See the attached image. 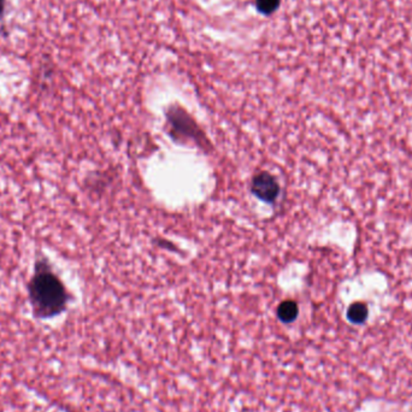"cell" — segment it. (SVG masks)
Masks as SVG:
<instances>
[{
    "label": "cell",
    "instance_id": "6da1fadb",
    "mask_svg": "<svg viewBox=\"0 0 412 412\" xmlns=\"http://www.w3.org/2000/svg\"><path fill=\"white\" fill-rule=\"evenodd\" d=\"M28 299L34 317L39 320L57 317L68 308V291L43 258L35 263L28 284Z\"/></svg>",
    "mask_w": 412,
    "mask_h": 412
},
{
    "label": "cell",
    "instance_id": "7a4b0ae2",
    "mask_svg": "<svg viewBox=\"0 0 412 412\" xmlns=\"http://www.w3.org/2000/svg\"><path fill=\"white\" fill-rule=\"evenodd\" d=\"M169 121L172 125V130H175L179 137H191L192 140H198V139H202V134L198 125H195L188 114H186L182 109H172L169 111Z\"/></svg>",
    "mask_w": 412,
    "mask_h": 412
},
{
    "label": "cell",
    "instance_id": "3957f363",
    "mask_svg": "<svg viewBox=\"0 0 412 412\" xmlns=\"http://www.w3.org/2000/svg\"><path fill=\"white\" fill-rule=\"evenodd\" d=\"M252 192L264 202H275L280 194L279 182L269 172H261L254 177Z\"/></svg>",
    "mask_w": 412,
    "mask_h": 412
},
{
    "label": "cell",
    "instance_id": "277c9868",
    "mask_svg": "<svg viewBox=\"0 0 412 412\" xmlns=\"http://www.w3.org/2000/svg\"><path fill=\"white\" fill-rule=\"evenodd\" d=\"M299 309L296 301H286L277 308V317L284 323H291L298 317Z\"/></svg>",
    "mask_w": 412,
    "mask_h": 412
},
{
    "label": "cell",
    "instance_id": "5b68a950",
    "mask_svg": "<svg viewBox=\"0 0 412 412\" xmlns=\"http://www.w3.org/2000/svg\"><path fill=\"white\" fill-rule=\"evenodd\" d=\"M348 317L352 323L361 324L368 317V308L363 303L351 305L348 311Z\"/></svg>",
    "mask_w": 412,
    "mask_h": 412
},
{
    "label": "cell",
    "instance_id": "8992f818",
    "mask_svg": "<svg viewBox=\"0 0 412 412\" xmlns=\"http://www.w3.org/2000/svg\"><path fill=\"white\" fill-rule=\"evenodd\" d=\"M256 9L263 15H271L279 9L281 0H254Z\"/></svg>",
    "mask_w": 412,
    "mask_h": 412
},
{
    "label": "cell",
    "instance_id": "52a82bcc",
    "mask_svg": "<svg viewBox=\"0 0 412 412\" xmlns=\"http://www.w3.org/2000/svg\"><path fill=\"white\" fill-rule=\"evenodd\" d=\"M5 13V0H0V20L4 18Z\"/></svg>",
    "mask_w": 412,
    "mask_h": 412
}]
</instances>
